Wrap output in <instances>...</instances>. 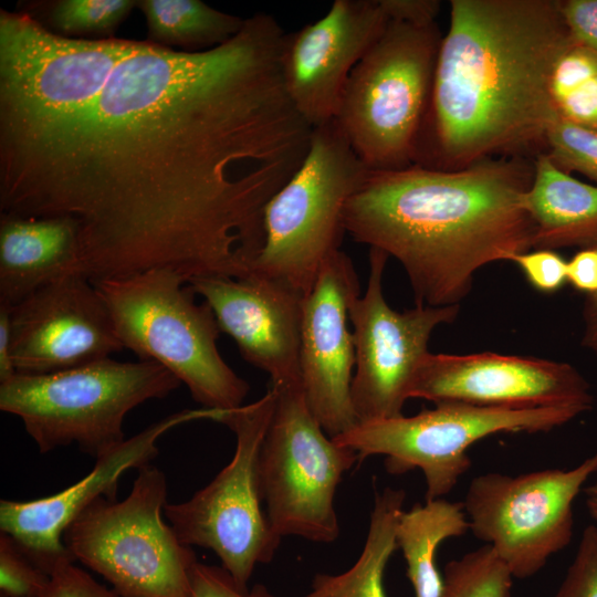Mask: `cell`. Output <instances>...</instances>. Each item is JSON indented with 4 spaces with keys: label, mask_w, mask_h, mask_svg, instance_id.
<instances>
[{
    "label": "cell",
    "mask_w": 597,
    "mask_h": 597,
    "mask_svg": "<svg viewBox=\"0 0 597 597\" xmlns=\"http://www.w3.org/2000/svg\"><path fill=\"white\" fill-rule=\"evenodd\" d=\"M92 283L124 348L168 369L203 408L229 411L243 405L249 384L220 355L214 314L206 302H196L185 276L153 269Z\"/></svg>",
    "instance_id": "5"
},
{
    "label": "cell",
    "mask_w": 597,
    "mask_h": 597,
    "mask_svg": "<svg viewBox=\"0 0 597 597\" xmlns=\"http://www.w3.org/2000/svg\"><path fill=\"white\" fill-rule=\"evenodd\" d=\"M275 405V391L226 411L220 421L234 433L231 461L189 500L166 503L164 514L187 546L211 549L241 589H248L258 564L270 563L282 537L262 504L259 454Z\"/></svg>",
    "instance_id": "10"
},
{
    "label": "cell",
    "mask_w": 597,
    "mask_h": 597,
    "mask_svg": "<svg viewBox=\"0 0 597 597\" xmlns=\"http://www.w3.org/2000/svg\"><path fill=\"white\" fill-rule=\"evenodd\" d=\"M166 499L164 472L145 464L124 500H95L67 526L63 544L123 597H190L198 562L165 522Z\"/></svg>",
    "instance_id": "9"
},
{
    "label": "cell",
    "mask_w": 597,
    "mask_h": 597,
    "mask_svg": "<svg viewBox=\"0 0 597 597\" xmlns=\"http://www.w3.org/2000/svg\"><path fill=\"white\" fill-rule=\"evenodd\" d=\"M388 258L380 250L369 249L367 287L349 308L355 345L350 396L358 422L402 415L433 331L453 323L460 311V305H416L395 311L383 292Z\"/></svg>",
    "instance_id": "14"
},
{
    "label": "cell",
    "mask_w": 597,
    "mask_h": 597,
    "mask_svg": "<svg viewBox=\"0 0 597 597\" xmlns=\"http://www.w3.org/2000/svg\"><path fill=\"white\" fill-rule=\"evenodd\" d=\"M190 597H275L263 584L241 589L222 567L197 563L191 573Z\"/></svg>",
    "instance_id": "33"
},
{
    "label": "cell",
    "mask_w": 597,
    "mask_h": 597,
    "mask_svg": "<svg viewBox=\"0 0 597 597\" xmlns=\"http://www.w3.org/2000/svg\"><path fill=\"white\" fill-rule=\"evenodd\" d=\"M368 172L335 118L314 127L303 164L264 208V242L247 273L305 297L341 250L343 210Z\"/></svg>",
    "instance_id": "8"
},
{
    "label": "cell",
    "mask_w": 597,
    "mask_h": 597,
    "mask_svg": "<svg viewBox=\"0 0 597 597\" xmlns=\"http://www.w3.org/2000/svg\"><path fill=\"white\" fill-rule=\"evenodd\" d=\"M559 3L573 41L597 55V0H561Z\"/></svg>",
    "instance_id": "35"
},
{
    "label": "cell",
    "mask_w": 597,
    "mask_h": 597,
    "mask_svg": "<svg viewBox=\"0 0 597 597\" xmlns=\"http://www.w3.org/2000/svg\"><path fill=\"white\" fill-rule=\"evenodd\" d=\"M406 492L386 486L375 494L367 536L356 562L339 574H316L300 597H387L384 573L397 547L396 532Z\"/></svg>",
    "instance_id": "23"
},
{
    "label": "cell",
    "mask_w": 597,
    "mask_h": 597,
    "mask_svg": "<svg viewBox=\"0 0 597 597\" xmlns=\"http://www.w3.org/2000/svg\"><path fill=\"white\" fill-rule=\"evenodd\" d=\"M567 283L586 296L597 295V248L580 249L567 261Z\"/></svg>",
    "instance_id": "36"
},
{
    "label": "cell",
    "mask_w": 597,
    "mask_h": 597,
    "mask_svg": "<svg viewBox=\"0 0 597 597\" xmlns=\"http://www.w3.org/2000/svg\"><path fill=\"white\" fill-rule=\"evenodd\" d=\"M555 597H597V526L588 525Z\"/></svg>",
    "instance_id": "31"
},
{
    "label": "cell",
    "mask_w": 597,
    "mask_h": 597,
    "mask_svg": "<svg viewBox=\"0 0 597 597\" xmlns=\"http://www.w3.org/2000/svg\"><path fill=\"white\" fill-rule=\"evenodd\" d=\"M10 321L12 359L21 374L64 370L124 349L105 301L78 273L11 306Z\"/></svg>",
    "instance_id": "16"
},
{
    "label": "cell",
    "mask_w": 597,
    "mask_h": 597,
    "mask_svg": "<svg viewBox=\"0 0 597 597\" xmlns=\"http://www.w3.org/2000/svg\"><path fill=\"white\" fill-rule=\"evenodd\" d=\"M410 398L507 409L578 407L585 411L594 402L588 381L568 363L491 352H429L416 373Z\"/></svg>",
    "instance_id": "15"
},
{
    "label": "cell",
    "mask_w": 597,
    "mask_h": 597,
    "mask_svg": "<svg viewBox=\"0 0 597 597\" xmlns=\"http://www.w3.org/2000/svg\"><path fill=\"white\" fill-rule=\"evenodd\" d=\"M148 40L188 52L205 51L226 43L242 29L245 19L216 10L200 0H142Z\"/></svg>",
    "instance_id": "25"
},
{
    "label": "cell",
    "mask_w": 597,
    "mask_h": 597,
    "mask_svg": "<svg viewBox=\"0 0 597 597\" xmlns=\"http://www.w3.org/2000/svg\"><path fill=\"white\" fill-rule=\"evenodd\" d=\"M73 273L81 274L72 221L0 216V303L13 306Z\"/></svg>",
    "instance_id": "21"
},
{
    "label": "cell",
    "mask_w": 597,
    "mask_h": 597,
    "mask_svg": "<svg viewBox=\"0 0 597 597\" xmlns=\"http://www.w3.org/2000/svg\"><path fill=\"white\" fill-rule=\"evenodd\" d=\"M551 97L558 117L597 130V55L573 43L556 62Z\"/></svg>",
    "instance_id": "26"
},
{
    "label": "cell",
    "mask_w": 597,
    "mask_h": 597,
    "mask_svg": "<svg viewBox=\"0 0 597 597\" xmlns=\"http://www.w3.org/2000/svg\"><path fill=\"white\" fill-rule=\"evenodd\" d=\"M515 263L536 291L552 294L567 283V261L555 250L531 249L515 255Z\"/></svg>",
    "instance_id": "32"
},
{
    "label": "cell",
    "mask_w": 597,
    "mask_h": 597,
    "mask_svg": "<svg viewBox=\"0 0 597 597\" xmlns=\"http://www.w3.org/2000/svg\"><path fill=\"white\" fill-rule=\"evenodd\" d=\"M284 34L255 13L205 51L146 40L1 213L72 221L92 282L153 269L187 283L244 275L264 242V208L313 132L284 86Z\"/></svg>",
    "instance_id": "1"
},
{
    "label": "cell",
    "mask_w": 597,
    "mask_h": 597,
    "mask_svg": "<svg viewBox=\"0 0 597 597\" xmlns=\"http://www.w3.org/2000/svg\"><path fill=\"white\" fill-rule=\"evenodd\" d=\"M586 499V506L589 515L597 521V479L589 486L584 489Z\"/></svg>",
    "instance_id": "40"
},
{
    "label": "cell",
    "mask_w": 597,
    "mask_h": 597,
    "mask_svg": "<svg viewBox=\"0 0 597 597\" xmlns=\"http://www.w3.org/2000/svg\"><path fill=\"white\" fill-rule=\"evenodd\" d=\"M534 158L369 171L345 205V232L401 264L416 305H460L481 268L533 249Z\"/></svg>",
    "instance_id": "3"
},
{
    "label": "cell",
    "mask_w": 597,
    "mask_h": 597,
    "mask_svg": "<svg viewBox=\"0 0 597 597\" xmlns=\"http://www.w3.org/2000/svg\"><path fill=\"white\" fill-rule=\"evenodd\" d=\"M358 296L354 264L338 250L322 266L302 302V387L313 415L331 438L358 423L350 396L355 345L348 328L349 308Z\"/></svg>",
    "instance_id": "17"
},
{
    "label": "cell",
    "mask_w": 597,
    "mask_h": 597,
    "mask_svg": "<svg viewBox=\"0 0 597 597\" xmlns=\"http://www.w3.org/2000/svg\"><path fill=\"white\" fill-rule=\"evenodd\" d=\"M181 383L150 360L109 358L0 383V409L20 418L41 453L77 444L94 459L121 444L126 415Z\"/></svg>",
    "instance_id": "6"
},
{
    "label": "cell",
    "mask_w": 597,
    "mask_h": 597,
    "mask_svg": "<svg viewBox=\"0 0 597 597\" xmlns=\"http://www.w3.org/2000/svg\"><path fill=\"white\" fill-rule=\"evenodd\" d=\"M545 154L563 171H577L597 185V130L558 117L548 129Z\"/></svg>",
    "instance_id": "29"
},
{
    "label": "cell",
    "mask_w": 597,
    "mask_h": 597,
    "mask_svg": "<svg viewBox=\"0 0 597 597\" xmlns=\"http://www.w3.org/2000/svg\"><path fill=\"white\" fill-rule=\"evenodd\" d=\"M415 165L545 153L551 76L574 43L555 0H451Z\"/></svg>",
    "instance_id": "2"
},
{
    "label": "cell",
    "mask_w": 597,
    "mask_h": 597,
    "mask_svg": "<svg viewBox=\"0 0 597 597\" xmlns=\"http://www.w3.org/2000/svg\"><path fill=\"white\" fill-rule=\"evenodd\" d=\"M10 312V305L0 303V383L18 373L12 359Z\"/></svg>",
    "instance_id": "38"
},
{
    "label": "cell",
    "mask_w": 597,
    "mask_h": 597,
    "mask_svg": "<svg viewBox=\"0 0 597 597\" xmlns=\"http://www.w3.org/2000/svg\"><path fill=\"white\" fill-rule=\"evenodd\" d=\"M145 41L73 39L0 10V198L70 137L116 65Z\"/></svg>",
    "instance_id": "4"
},
{
    "label": "cell",
    "mask_w": 597,
    "mask_h": 597,
    "mask_svg": "<svg viewBox=\"0 0 597 597\" xmlns=\"http://www.w3.org/2000/svg\"><path fill=\"white\" fill-rule=\"evenodd\" d=\"M584 412L578 407L507 409L440 402L410 417L358 422L332 439L355 451L359 461L384 455L390 474L420 470L426 501H431L450 493L469 471L468 449L476 441L496 433L548 432Z\"/></svg>",
    "instance_id": "11"
},
{
    "label": "cell",
    "mask_w": 597,
    "mask_h": 597,
    "mask_svg": "<svg viewBox=\"0 0 597 597\" xmlns=\"http://www.w3.org/2000/svg\"><path fill=\"white\" fill-rule=\"evenodd\" d=\"M392 20L418 24L436 22L441 3L437 0H384Z\"/></svg>",
    "instance_id": "37"
},
{
    "label": "cell",
    "mask_w": 597,
    "mask_h": 597,
    "mask_svg": "<svg viewBox=\"0 0 597 597\" xmlns=\"http://www.w3.org/2000/svg\"><path fill=\"white\" fill-rule=\"evenodd\" d=\"M513 575L490 545L444 566L440 597H511Z\"/></svg>",
    "instance_id": "27"
},
{
    "label": "cell",
    "mask_w": 597,
    "mask_h": 597,
    "mask_svg": "<svg viewBox=\"0 0 597 597\" xmlns=\"http://www.w3.org/2000/svg\"><path fill=\"white\" fill-rule=\"evenodd\" d=\"M135 7L134 0H61L52 7L50 21L66 34L111 36Z\"/></svg>",
    "instance_id": "28"
},
{
    "label": "cell",
    "mask_w": 597,
    "mask_h": 597,
    "mask_svg": "<svg viewBox=\"0 0 597 597\" xmlns=\"http://www.w3.org/2000/svg\"><path fill=\"white\" fill-rule=\"evenodd\" d=\"M582 345L597 354V295L586 296L583 305Z\"/></svg>",
    "instance_id": "39"
},
{
    "label": "cell",
    "mask_w": 597,
    "mask_h": 597,
    "mask_svg": "<svg viewBox=\"0 0 597 597\" xmlns=\"http://www.w3.org/2000/svg\"><path fill=\"white\" fill-rule=\"evenodd\" d=\"M40 597H123L96 582L73 563L59 567Z\"/></svg>",
    "instance_id": "34"
},
{
    "label": "cell",
    "mask_w": 597,
    "mask_h": 597,
    "mask_svg": "<svg viewBox=\"0 0 597 597\" xmlns=\"http://www.w3.org/2000/svg\"><path fill=\"white\" fill-rule=\"evenodd\" d=\"M275 405L259 454L265 512L283 538L332 543L339 536L335 494L358 455L326 434L302 384L273 386Z\"/></svg>",
    "instance_id": "12"
},
{
    "label": "cell",
    "mask_w": 597,
    "mask_h": 597,
    "mask_svg": "<svg viewBox=\"0 0 597 597\" xmlns=\"http://www.w3.org/2000/svg\"><path fill=\"white\" fill-rule=\"evenodd\" d=\"M187 284L203 297L220 331L235 342L242 357L270 376V385L302 384L301 294L254 273L202 276Z\"/></svg>",
    "instance_id": "20"
},
{
    "label": "cell",
    "mask_w": 597,
    "mask_h": 597,
    "mask_svg": "<svg viewBox=\"0 0 597 597\" xmlns=\"http://www.w3.org/2000/svg\"><path fill=\"white\" fill-rule=\"evenodd\" d=\"M391 20L384 0H335L320 20L285 33V90L314 128L335 118L350 72Z\"/></svg>",
    "instance_id": "18"
},
{
    "label": "cell",
    "mask_w": 597,
    "mask_h": 597,
    "mask_svg": "<svg viewBox=\"0 0 597 597\" xmlns=\"http://www.w3.org/2000/svg\"><path fill=\"white\" fill-rule=\"evenodd\" d=\"M441 40L436 22L391 19L350 72L335 121L369 171L416 164Z\"/></svg>",
    "instance_id": "7"
},
{
    "label": "cell",
    "mask_w": 597,
    "mask_h": 597,
    "mask_svg": "<svg viewBox=\"0 0 597 597\" xmlns=\"http://www.w3.org/2000/svg\"><path fill=\"white\" fill-rule=\"evenodd\" d=\"M525 205L534 226L533 249L597 248V185L561 170L545 153L534 158Z\"/></svg>",
    "instance_id": "22"
},
{
    "label": "cell",
    "mask_w": 597,
    "mask_h": 597,
    "mask_svg": "<svg viewBox=\"0 0 597 597\" xmlns=\"http://www.w3.org/2000/svg\"><path fill=\"white\" fill-rule=\"evenodd\" d=\"M50 576L40 569L6 533L0 535L1 597H40Z\"/></svg>",
    "instance_id": "30"
},
{
    "label": "cell",
    "mask_w": 597,
    "mask_h": 597,
    "mask_svg": "<svg viewBox=\"0 0 597 597\" xmlns=\"http://www.w3.org/2000/svg\"><path fill=\"white\" fill-rule=\"evenodd\" d=\"M596 472L597 452L569 470L480 474L462 502L470 531L514 578H528L570 543L574 502Z\"/></svg>",
    "instance_id": "13"
},
{
    "label": "cell",
    "mask_w": 597,
    "mask_h": 597,
    "mask_svg": "<svg viewBox=\"0 0 597 597\" xmlns=\"http://www.w3.org/2000/svg\"><path fill=\"white\" fill-rule=\"evenodd\" d=\"M221 413L202 408L169 415L95 459L92 471L71 486L31 501L2 500L1 532L51 576L62 565L75 562L63 544V534L90 504L98 498L116 500L119 478L129 469L148 464L158 453V439L168 430L198 419L218 421Z\"/></svg>",
    "instance_id": "19"
},
{
    "label": "cell",
    "mask_w": 597,
    "mask_h": 597,
    "mask_svg": "<svg viewBox=\"0 0 597 597\" xmlns=\"http://www.w3.org/2000/svg\"><path fill=\"white\" fill-rule=\"evenodd\" d=\"M470 531L462 502L426 501L402 511L396 532L397 547L407 564L415 597H440L443 577L436 554L442 542Z\"/></svg>",
    "instance_id": "24"
}]
</instances>
